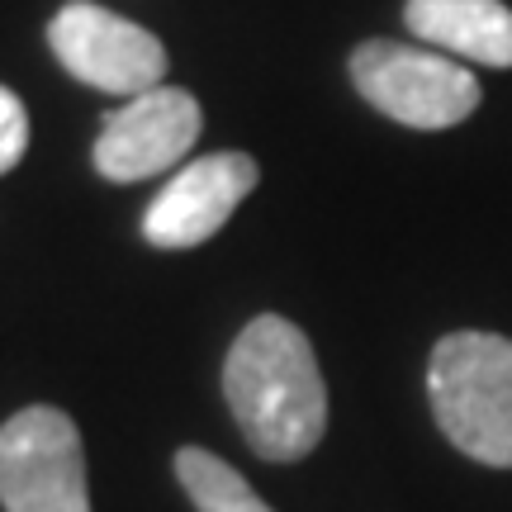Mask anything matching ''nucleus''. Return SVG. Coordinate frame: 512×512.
<instances>
[{"label": "nucleus", "mask_w": 512, "mask_h": 512, "mask_svg": "<svg viewBox=\"0 0 512 512\" xmlns=\"http://www.w3.org/2000/svg\"><path fill=\"white\" fill-rule=\"evenodd\" d=\"M408 29L479 67H512V10L503 0H408Z\"/></svg>", "instance_id": "8"}, {"label": "nucleus", "mask_w": 512, "mask_h": 512, "mask_svg": "<svg viewBox=\"0 0 512 512\" xmlns=\"http://www.w3.org/2000/svg\"><path fill=\"white\" fill-rule=\"evenodd\" d=\"M351 81L380 114L408 128H456L479 110V81L446 53L408 43H361L351 53Z\"/></svg>", "instance_id": "4"}, {"label": "nucleus", "mask_w": 512, "mask_h": 512, "mask_svg": "<svg viewBox=\"0 0 512 512\" xmlns=\"http://www.w3.org/2000/svg\"><path fill=\"white\" fill-rule=\"evenodd\" d=\"M48 43H53L57 62L86 81L95 91L110 95H143L157 91L166 76V48L157 43V34H147L143 24L100 10V5H62L48 24Z\"/></svg>", "instance_id": "5"}, {"label": "nucleus", "mask_w": 512, "mask_h": 512, "mask_svg": "<svg viewBox=\"0 0 512 512\" xmlns=\"http://www.w3.org/2000/svg\"><path fill=\"white\" fill-rule=\"evenodd\" d=\"M256 181H261V171L247 152H214V157L181 166L171 185L147 204L143 238L166 252L200 247L233 219V209L252 195Z\"/></svg>", "instance_id": "7"}, {"label": "nucleus", "mask_w": 512, "mask_h": 512, "mask_svg": "<svg viewBox=\"0 0 512 512\" xmlns=\"http://www.w3.org/2000/svg\"><path fill=\"white\" fill-rule=\"evenodd\" d=\"M24 147H29V110H24V100L15 91L0 86V176L10 166H19Z\"/></svg>", "instance_id": "10"}, {"label": "nucleus", "mask_w": 512, "mask_h": 512, "mask_svg": "<svg viewBox=\"0 0 512 512\" xmlns=\"http://www.w3.org/2000/svg\"><path fill=\"white\" fill-rule=\"evenodd\" d=\"M200 105L181 86L133 95L124 110H114L95 138V171L105 181L133 185L166 166H176L200 138Z\"/></svg>", "instance_id": "6"}, {"label": "nucleus", "mask_w": 512, "mask_h": 512, "mask_svg": "<svg viewBox=\"0 0 512 512\" xmlns=\"http://www.w3.org/2000/svg\"><path fill=\"white\" fill-rule=\"evenodd\" d=\"M427 394L441 432L479 465L512 470V342L498 332H451L432 347Z\"/></svg>", "instance_id": "2"}, {"label": "nucleus", "mask_w": 512, "mask_h": 512, "mask_svg": "<svg viewBox=\"0 0 512 512\" xmlns=\"http://www.w3.org/2000/svg\"><path fill=\"white\" fill-rule=\"evenodd\" d=\"M176 479L185 484V494L200 512H271L228 460H219L214 451H200V446H185L176 456Z\"/></svg>", "instance_id": "9"}, {"label": "nucleus", "mask_w": 512, "mask_h": 512, "mask_svg": "<svg viewBox=\"0 0 512 512\" xmlns=\"http://www.w3.org/2000/svg\"><path fill=\"white\" fill-rule=\"evenodd\" d=\"M223 394L261 460H304L328 432V384L304 328L261 313L238 332L223 366Z\"/></svg>", "instance_id": "1"}, {"label": "nucleus", "mask_w": 512, "mask_h": 512, "mask_svg": "<svg viewBox=\"0 0 512 512\" xmlns=\"http://www.w3.org/2000/svg\"><path fill=\"white\" fill-rule=\"evenodd\" d=\"M0 508L91 512L81 432L62 408L34 403L0 427Z\"/></svg>", "instance_id": "3"}]
</instances>
